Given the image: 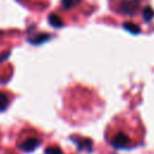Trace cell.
Returning a JSON list of instances; mask_svg holds the SVG:
<instances>
[{
  "mask_svg": "<svg viewBox=\"0 0 154 154\" xmlns=\"http://www.w3.org/2000/svg\"><path fill=\"white\" fill-rule=\"evenodd\" d=\"M129 143H130V140H129V137L126 136V135H124V134H122V132H119V134H117L113 138H112V141H111V144L114 147V148H126L128 146H129Z\"/></svg>",
  "mask_w": 154,
  "mask_h": 154,
  "instance_id": "2",
  "label": "cell"
},
{
  "mask_svg": "<svg viewBox=\"0 0 154 154\" xmlns=\"http://www.w3.org/2000/svg\"><path fill=\"white\" fill-rule=\"evenodd\" d=\"M40 146V141L37 138H28L20 144V149L24 152H32Z\"/></svg>",
  "mask_w": 154,
  "mask_h": 154,
  "instance_id": "3",
  "label": "cell"
},
{
  "mask_svg": "<svg viewBox=\"0 0 154 154\" xmlns=\"http://www.w3.org/2000/svg\"><path fill=\"white\" fill-rule=\"evenodd\" d=\"M143 17H144L146 20H150V19L154 17V11H153V8L146 7L144 11H143Z\"/></svg>",
  "mask_w": 154,
  "mask_h": 154,
  "instance_id": "8",
  "label": "cell"
},
{
  "mask_svg": "<svg viewBox=\"0 0 154 154\" xmlns=\"http://www.w3.org/2000/svg\"><path fill=\"white\" fill-rule=\"evenodd\" d=\"M49 23H51L53 26H57V28H59V26H61V25H63L61 19H60L59 17H57L55 14H52V16L49 17Z\"/></svg>",
  "mask_w": 154,
  "mask_h": 154,
  "instance_id": "5",
  "label": "cell"
},
{
  "mask_svg": "<svg viewBox=\"0 0 154 154\" xmlns=\"http://www.w3.org/2000/svg\"><path fill=\"white\" fill-rule=\"evenodd\" d=\"M78 147L79 149H83V150H90L91 148V142L89 140H83L78 143Z\"/></svg>",
  "mask_w": 154,
  "mask_h": 154,
  "instance_id": "7",
  "label": "cell"
},
{
  "mask_svg": "<svg viewBox=\"0 0 154 154\" xmlns=\"http://www.w3.org/2000/svg\"><path fill=\"white\" fill-rule=\"evenodd\" d=\"M138 0H122L119 2L118 10L124 14H132L137 11Z\"/></svg>",
  "mask_w": 154,
  "mask_h": 154,
  "instance_id": "1",
  "label": "cell"
},
{
  "mask_svg": "<svg viewBox=\"0 0 154 154\" xmlns=\"http://www.w3.org/2000/svg\"><path fill=\"white\" fill-rule=\"evenodd\" d=\"M8 105V97L5 93H0V111H4Z\"/></svg>",
  "mask_w": 154,
  "mask_h": 154,
  "instance_id": "4",
  "label": "cell"
},
{
  "mask_svg": "<svg viewBox=\"0 0 154 154\" xmlns=\"http://www.w3.org/2000/svg\"><path fill=\"white\" fill-rule=\"evenodd\" d=\"M124 28H125L126 30L131 31L132 34H137V32H140V28H138L137 25H134L132 23H129V22H126V23L124 24Z\"/></svg>",
  "mask_w": 154,
  "mask_h": 154,
  "instance_id": "6",
  "label": "cell"
},
{
  "mask_svg": "<svg viewBox=\"0 0 154 154\" xmlns=\"http://www.w3.org/2000/svg\"><path fill=\"white\" fill-rule=\"evenodd\" d=\"M45 154H64L58 147H48L45 152Z\"/></svg>",
  "mask_w": 154,
  "mask_h": 154,
  "instance_id": "10",
  "label": "cell"
},
{
  "mask_svg": "<svg viewBox=\"0 0 154 154\" xmlns=\"http://www.w3.org/2000/svg\"><path fill=\"white\" fill-rule=\"evenodd\" d=\"M48 38H49L48 35H41V36H38V37H36V38H34V40H31V41L35 42V43H38V42H42V41L48 40Z\"/></svg>",
  "mask_w": 154,
  "mask_h": 154,
  "instance_id": "11",
  "label": "cell"
},
{
  "mask_svg": "<svg viewBox=\"0 0 154 154\" xmlns=\"http://www.w3.org/2000/svg\"><path fill=\"white\" fill-rule=\"evenodd\" d=\"M78 2H79V0H61V4L65 8H70L75 5H77Z\"/></svg>",
  "mask_w": 154,
  "mask_h": 154,
  "instance_id": "9",
  "label": "cell"
}]
</instances>
